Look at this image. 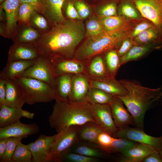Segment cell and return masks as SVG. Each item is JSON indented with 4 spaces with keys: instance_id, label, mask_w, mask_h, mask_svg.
<instances>
[{
    "instance_id": "cell-14",
    "label": "cell",
    "mask_w": 162,
    "mask_h": 162,
    "mask_svg": "<svg viewBox=\"0 0 162 162\" xmlns=\"http://www.w3.org/2000/svg\"><path fill=\"white\" fill-rule=\"evenodd\" d=\"M56 76L66 74H86L87 61L72 58H57L53 61Z\"/></svg>"
},
{
    "instance_id": "cell-40",
    "label": "cell",
    "mask_w": 162,
    "mask_h": 162,
    "mask_svg": "<svg viewBox=\"0 0 162 162\" xmlns=\"http://www.w3.org/2000/svg\"><path fill=\"white\" fill-rule=\"evenodd\" d=\"M27 136H25L10 137L7 142L5 152L0 160V162H11V158L17 146L22 139Z\"/></svg>"
},
{
    "instance_id": "cell-27",
    "label": "cell",
    "mask_w": 162,
    "mask_h": 162,
    "mask_svg": "<svg viewBox=\"0 0 162 162\" xmlns=\"http://www.w3.org/2000/svg\"><path fill=\"white\" fill-rule=\"evenodd\" d=\"M42 34L29 25H18L14 36L11 39L14 43H34Z\"/></svg>"
},
{
    "instance_id": "cell-12",
    "label": "cell",
    "mask_w": 162,
    "mask_h": 162,
    "mask_svg": "<svg viewBox=\"0 0 162 162\" xmlns=\"http://www.w3.org/2000/svg\"><path fill=\"white\" fill-rule=\"evenodd\" d=\"M90 87L99 88L113 96L126 95L128 91L119 80L110 76L96 77L88 76Z\"/></svg>"
},
{
    "instance_id": "cell-37",
    "label": "cell",
    "mask_w": 162,
    "mask_h": 162,
    "mask_svg": "<svg viewBox=\"0 0 162 162\" xmlns=\"http://www.w3.org/2000/svg\"><path fill=\"white\" fill-rule=\"evenodd\" d=\"M85 26L86 37L97 36L105 31L99 17L96 14H92L89 16L85 22Z\"/></svg>"
},
{
    "instance_id": "cell-16",
    "label": "cell",
    "mask_w": 162,
    "mask_h": 162,
    "mask_svg": "<svg viewBox=\"0 0 162 162\" xmlns=\"http://www.w3.org/2000/svg\"><path fill=\"white\" fill-rule=\"evenodd\" d=\"M109 104L114 122L118 128L132 124L134 123L132 116L124 108L123 102L119 98L113 96Z\"/></svg>"
},
{
    "instance_id": "cell-23",
    "label": "cell",
    "mask_w": 162,
    "mask_h": 162,
    "mask_svg": "<svg viewBox=\"0 0 162 162\" xmlns=\"http://www.w3.org/2000/svg\"><path fill=\"white\" fill-rule=\"evenodd\" d=\"M157 152L152 147L144 144L137 143L136 145L121 153L119 161L140 162L150 154Z\"/></svg>"
},
{
    "instance_id": "cell-30",
    "label": "cell",
    "mask_w": 162,
    "mask_h": 162,
    "mask_svg": "<svg viewBox=\"0 0 162 162\" xmlns=\"http://www.w3.org/2000/svg\"><path fill=\"white\" fill-rule=\"evenodd\" d=\"M87 62L86 74L88 76L96 77L109 76L103 54L94 56Z\"/></svg>"
},
{
    "instance_id": "cell-28",
    "label": "cell",
    "mask_w": 162,
    "mask_h": 162,
    "mask_svg": "<svg viewBox=\"0 0 162 162\" xmlns=\"http://www.w3.org/2000/svg\"><path fill=\"white\" fill-rule=\"evenodd\" d=\"M69 151L100 159L104 157L106 152L96 144L80 141L72 146Z\"/></svg>"
},
{
    "instance_id": "cell-8",
    "label": "cell",
    "mask_w": 162,
    "mask_h": 162,
    "mask_svg": "<svg viewBox=\"0 0 162 162\" xmlns=\"http://www.w3.org/2000/svg\"><path fill=\"white\" fill-rule=\"evenodd\" d=\"M112 135L115 138H125L146 145L159 153L162 150V136L159 137L150 136L138 128H132L127 126L118 128Z\"/></svg>"
},
{
    "instance_id": "cell-53",
    "label": "cell",
    "mask_w": 162,
    "mask_h": 162,
    "mask_svg": "<svg viewBox=\"0 0 162 162\" xmlns=\"http://www.w3.org/2000/svg\"><path fill=\"white\" fill-rule=\"evenodd\" d=\"M0 22H6V16L5 11L2 7L0 6Z\"/></svg>"
},
{
    "instance_id": "cell-45",
    "label": "cell",
    "mask_w": 162,
    "mask_h": 162,
    "mask_svg": "<svg viewBox=\"0 0 162 162\" xmlns=\"http://www.w3.org/2000/svg\"><path fill=\"white\" fill-rule=\"evenodd\" d=\"M114 137L104 130L98 135L96 144L107 153H111V148Z\"/></svg>"
},
{
    "instance_id": "cell-56",
    "label": "cell",
    "mask_w": 162,
    "mask_h": 162,
    "mask_svg": "<svg viewBox=\"0 0 162 162\" xmlns=\"http://www.w3.org/2000/svg\"><path fill=\"white\" fill-rule=\"evenodd\" d=\"M160 154L162 158V150L160 152Z\"/></svg>"
},
{
    "instance_id": "cell-35",
    "label": "cell",
    "mask_w": 162,
    "mask_h": 162,
    "mask_svg": "<svg viewBox=\"0 0 162 162\" xmlns=\"http://www.w3.org/2000/svg\"><path fill=\"white\" fill-rule=\"evenodd\" d=\"M113 96L101 89L90 87L86 101L90 104H109Z\"/></svg>"
},
{
    "instance_id": "cell-50",
    "label": "cell",
    "mask_w": 162,
    "mask_h": 162,
    "mask_svg": "<svg viewBox=\"0 0 162 162\" xmlns=\"http://www.w3.org/2000/svg\"><path fill=\"white\" fill-rule=\"evenodd\" d=\"M142 162H162V158L159 153L155 152L150 154L146 157Z\"/></svg>"
},
{
    "instance_id": "cell-44",
    "label": "cell",
    "mask_w": 162,
    "mask_h": 162,
    "mask_svg": "<svg viewBox=\"0 0 162 162\" xmlns=\"http://www.w3.org/2000/svg\"><path fill=\"white\" fill-rule=\"evenodd\" d=\"M34 10H35L33 7L29 4H21L18 14V25L24 24L29 25V18L32 13Z\"/></svg>"
},
{
    "instance_id": "cell-2",
    "label": "cell",
    "mask_w": 162,
    "mask_h": 162,
    "mask_svg": "<svg viewBox=\"0 0 162 162\" xmlns=\"http://www.w3.org/2000/svg\"><path fill=\"white\" fill-rule=\"evenodd\" d=\"M120 81L127 90L128 93L125 95L118 97L127 107L137 128L143 130L145 114L153 103L161 98V88L145 87L129 80Z\"/></svg>"
},
{
    "instance_id": "cell-19",
    "label": "cell",
    "mask_w": 162,
    "mask_h": 162,
    "mask_svg": "<svg viewBox=\"0 0 162 162\" xmlns=\"http://www.w3.org/2000/svg\"><path fill=\"white\" fill-rule=\"evenodd\" d=\"M44 8L42 14L49 22L51 27L66 20L62 11L64 0H41Z\"/></svg>"
},
{
    "instance_id": "cell-25",
    "label": "cell",
    "mask_w": 162,
    "mask_h": 162,
    "mask_svg": "<svg viewBox=\"0 0 162 162\" xmlns=\"http://www.w3.org/2000/svg\"><path fill=\"white\" fill-rule=\"evenodd\" d=\"M72 75L73 74H66L56 77L54 88L57 97L55 100L71 101Z\"/></svg>"
},
{
    "instance_id": "cell-36",
    "label": "cell",
    "mask_w": 162,
    "mask_h": 162,
    "mask_svg": "<svg viewBox=\"0 0 162 162\" xmlns=\"http://www.w3.org/2000/svg\"><path fill=\"white\" fill-rule=\"evenodd\" d=\"M29 23L30 26L42 34L48 32L52 28L46 18L42 14L35 10L31 15Z\"/></svg>"
},
{
    "instance_id": "cell-11",
    "label": "cell",
    "mask_w": 162,
    "mask_h": 162,
    "mask_svg": "<svg viewBox=\"0 0 162 162\" xmlns=\"http://www.w3.org/2000/svg\"><path fill=\"white\" fill-rule=\"evenodd\" d=\"M42 54L34 43H14L8 52V61L35 60Z\"/></svg>"
},
{
    "instance_id": "cell-42",
    "label": "cell",
    "mask_w": 162,
    "mask_h": 162,
    "mask_svg": "<svg viewBox=\"0 0 162 162\" xmlns=\"http://www.w3.org/2000/svg\"><path fill=\"white\" fill-rule=\"evenodd\" d=\"M100 159L86 156L79 154L68 151L62 156L61 162H98Z\"/></svg>"
},
{
    "instance_id": "cell-1",
    "label": "cell",
    "mask_w": 162,
    "mask_h": 162,
    "mask_svg": "<svg viewBox=\"0 0 162 162\" xmlns=\"http://www.w3.org/2000/svg\"><path fill=\"white\" fill-rule=\"evenodd\" d=\"M82 20H66L53 26L34 43L42 54L52 61L60 58H72L86 37Z\"/></svg>"
},
{
    "instance_id": "cell-43",
    "label": "cell",
    "mask_w": 162,
    "mask_h": 162,
    "mask_svg": "<svg viewBox=\"0 0 162 162\" xmlns=\"http://www.w3.org/2000/svg\"><path fill=\"white\" fill-rule=\"evenodd\" d=\"M62 11L66 20H82L78 14L72 0H64Z\"/></svg>"
},
{
    "instance_id": "cell-9",
    "label": "cell",
    "mask_w": 162,
    "mask_h": 162,
    "mask_svg": "<svg viewBox=\"0 0 162 162\" xmlns=\"http://www.w3.org/2000/svg\"><path fill=\"white\" fill-rule=\"evenodd\" d=\"M142 16L151 22L162 36V0H134Z\"/></svg>"
},
{
    "instance_id": "cell-26",
    "label": "cell",
    "mask_w": 162,
    "mask_h": 162,
    "mask_svg": "<svg viewBox=\"0 0 162 162\" xmlns=\"http://www.w3.org/2000/svg\"><path fill=\"white\" fill-rule=\"evenodd\" d=\"M133 40L135 45H155L162 47V36L158 28L154 25L140 32Z\"/></svg>"
},
{
    "instance_id": "cell-18",
    "label": "cell",
    "mask_w": 162,
    "mask_h": 162,
    "mask_svg": "<svg viewBox=\"0 0 162 162\" xmlns=\"http://www.w3.org/2000/svg\"><path fill=\"white\" fill-rule=\"evenodd\" d=\"M20 4V0H6L0 4V6L3 8L6 14V24L9 38L12 39L16 32Z\"/></svg>"
},
{
    "instance_id": "cell-17",
    "label": "cell",
    "mask_w": 162,
    "mask_h": 162,
    "mask_svg": "<svg viewBox=\"0 0 162 162\" xmlns=\"http://www.w3.org/2000/svg\"><path fill=\"white\" fill-rule=\"evenodd\" d=\"M90 88L88 76L86 74H73L71 100L87 102L86 98Z\"/></svg>"
},
{
    "instance_id": "cell-41",
    "label": "cell",
    "mask_w": 162,
    "mask_h": 162,
    "mask_svg": "<svg viewBox=\"0 0 162 162\" xmlns=\"http://www.w3.org/2000/svg\"><path fill=\"white\" fill-rule=\"evenodd\" d=\"M137 143L125 138L114 137L111 148V153L123 151L131 148Z\"/></svg>"
},
{
    "instance_id": "cell-13",
    "label": "cell",
    "mask_w": 162,
    "mask_h": 162,
    "mask_svg": "<svg viewBox=\"0 0 162 162\" xmlns=\"http://www.w3.org/2000/svg\"><path fill=\"white\" fill-rule=\"evenodd\" d=\"M96 123L105 131L113 135L116 131L111 108L108 104H91Z\"/></svg>"
},
{
    "instance_id": "cell-5",
    "label": "cell",
    "mask_w": 162,
    "mask_h": 162,
    "mask_svg": "<svg viewBox=\"0 0 162 162\" xmlns=\"http://www.w3.org/2000/svg\"><path fill=\"white\" fill-rule=\"evenodd\" d=\"M15 80L21 89L27 104L47 103L56 99L54 89L45 82L24 77H20Z\"/></svg>"
},
{
    "instance_id": "cell-34",
    "label": "cell",
    "mask_w": 162,
    "mask_h": 162,
    "mask_svg": "<svg viewBox=\"0 0 162 162\" xmlns=\"http://www.w3.org/2000/svg\"><path fill=\"white\" fill-rule=\"evenodd\" d=\"M106 67L109 76L116 78L121 65L117 50L113 49L103 53Z\"/></svg>"
},
{
    "instance_id": "cell-7",
    "label": "cell",
    "mask_w": 162,
    "mask_h": 162,
    "mask_svg": "<svg viewBox=\"0 0 162 162\" xmlns=\"http://www.w3.org/2000/svg\"><path fill=\"white\" fill-rule=\"evenodd\" d=\"M56 77L53 61L42 54L19 77L31 78L40 80L48 84L54 89Z\"/></svg>"
},
{
    "instance_id": "cell-39",
    "label": "cell",
    "mask_w": 162,
    "mask_h": 162,
    "mask_svg": "<svg viewBox=\"0 0 162 162\" xmlns=\"http://www.w3.org/2000/svg\"><path fill=\"white\" fill-rule=\"evenodd\" d=\"M77 13L82 19H87L94 10L93 4L89 3L86 0H72Z\"/></svg>"
},
{
    "instance_id": "cell-15",
    "label": "cell",
    "mask_w": 162,
    "mask_h": 162,
    "mask_svg": "<svg viewBox=\"0 0 162 162\" xmlns=\"http://www.w3.org/2000/svg\"><path fill=\"white\" fill-rule=\"evenodd\" d=\"M39 130V127L36 123L26 124L19 120L9 125L0 128V138L35 134Z\"/></svg>"
},
{
    "instance_id": "cell-55",
    "label": "cell",
    "mask_w": 162,
    "mask_h": 162,
    "mask_svg": "<svg viewBox=\"0 0 162 162\" xmlns=\"http://www.w3.org/2000/svg\"><path fill=\"white\" fill-rule=\"evenodd\" d=\"M6 0H0V4H2L3 2H4Z\"/></svg>"
},
{
    "instance_id": "cell-21",
    "label": "cell",
    "mask_w": 162,
    "mask_h": 162,
    "mask_svg": "<svg viewBox=\"0 0 162 162\" xmlns=\"http://www.w3.org/2000/svg\"><path fill=\"white\" fill-rule=\"evenodd\" d=\"M105 31L110 32H130L134 22L119 15L99 16Z\"/></svg>"
},
{
    "instance_id": "cell-49",
    "label": "cell",
    "mask_w": 162,
    "mask_h": 162,
    "mask_svg": "<svg viewBox=\"0 0 162 162\" xmlns=\"http://www.w3.org/2000/svg\"><path fill=\"white\" fill-rule=\"evenodd\" d=\"M5 80L0 79V107L6 105Z\"/></svg>"
},
{
    "instance_id": "cell-22",
    "label": "cell",
    "mask_w": 162,
    "mask_h": 162,
    "mask_svg": "<svg viewBox=\"0 0 162 162\" xmlns=\"http://www.w3.org/2000/svg\"><path fill=\"white\" fill-rule=\"evenodd\" d=\"M36 60L8 61L5 66L0 72V79L5 80L16 79L33 65Z\"/></svg>"
},
{
    "instance_id": "cell-52",
    "label": "cell",
    "mask_w": 162,
    "mask_h": 162,
    "mask_svg": "<svg viewBox=\"0 0 162 162\" xmlns=\"http://www.w3.org/2000/svg\"><path fill=\"white\" fill-rule=\"evenodd\" d=\"M0 34L5 38H9L8 34L6 22H0Z\"/></svg>"
},
{
    "instance_id": "cell-33",
    "label": "cell",
    "mask_w": 162,
    "mask_h": 162,
    "mask_svg": "<svg viewBox=\"0 0 162 162\" xmlns=\"http://www.w3.org/2000/svg\"><path fill=\"white\" fill-rule=\"evenodd\" d=\"M119 0H99L93 5L94 11L99 16H118L117 5Z\"/></svg>"
},
{
    "instance_id": "cell-3",
    "label": "cell",
    "mask_w": 162,
    "mask_h": 162,
    "mask_svg": "<svg viewBox=\"0 0 162 162\" xmlns=\"http://www.w3.org/2000/svg\"><path fill=\"white\" fill-rule=\"evenodd\" d=\"M48 121L56 132L73 125L80 126L96 122L91 104L87 102H76L56 100Z\"/></svg>"
},
{
    "instance_id": "cell-29",
    "label": "cell",
    "mask_w": 162,
    "mask_h": 162,
    "mask_svg": "<svg viewBox=\"0 0 162 162\" xmlns=\"http://www.w3.org/2000/svg\"><path fill=\"white\" fill-rule=\"evenodd\" d=\"M104 130L96 123L89 122L79 126L78 138L81 141L96 144L98 135Z\"/></svg>"
},
{
    "instance_id": "cell-46",
    "label": "cell",
    "mask_w": 162,
    "mask_h": 162,
    "mask_svg": "<svg viewBox=\"0 0 162 162\" xmlns=\"http://www.w3.org/2000/svg\"><path fill=\"white\" fill-rule=\"evenodd\" d=\"M154 25L150 21H143L136 25L131 30L129 36L134 38L142 32L149 28Z\"/></svg>"
},
{
    "instance_id": "cell-4",
    "label": "cell",
    "mask_w": 162,
    "mask_h": 162,
    "mask_svg": "<svg viewBox=\"0 0 162 162\" xmlns=\"http://www.w3.org/2000/svg\"><path fill=\"white\" fill-rule=\"evenodd\" d=\"M130 32H110L104 31L95 36L87 37L77 48L73 58L87 61L96 55L115 49L129 36Z\"/></svg>"
},
{
    "instance_id": "cell-54",
    "label": "cell",
    "mask_w": 162,
    "mask_h": 162,
    "mask_svg": "<svg viewBox=\"0 0 162 162\" xmlns=\"http://www.w3.org/2000/svg\"><path fill=\"white\" fill-rule=\"evenodd\" d=\"M89 3L93 4L97 1L99 0H86Z\"/></svg>"
},
{
    "instance_id": "cell-51",
    "label": "cell",
    "mask_w": 162,
    "mask_h": 162,
    "mask_svg": "<svg viewBox=\"0 0 162 162\" xmlns=\"http://www.w3.org/2000/svg\"><path fill=\"white\" fill-rule=\"evenodd\" d=\"M10 137L0 138V160L4 153L7 142Z\"/></svg>"
},
{
    "instance_id": "cell-10",
    "label": "cell",
    "mask_w": 162,
    "mask_h": 162,
    "mask_svg": "<svg viewBox=\"0 0 162 162\" xmlns=\"http://www.w3.org/2000/svg\"><path fill=\"white\" fill-rule=\"evenodd\" d=\"M57 134L52 136L40 134L34 142L27 145L31 151L33 162H48L52 146Z\"/></svg>"
},
{
    "instance_id": "cell-38",
    "label": "cell",
    "mask_w": 162,
    "mask_h": 162,
    "mask_svg": "<svg viewBox=\"0 0 162 162\" xmlns=\"http://www.w3.org/2000/svg\"><path fill=\"white\" fill-rule=\"evenodd\" d=\"M33 161L32 152L27 146L20 142L17 146L11 158V162H31Z\"/></svg>"
},
{
    "instance_id": "cell-20",
    "label": "cell",
    "mask_w": 162,
    "mask_h": 162,
    "mask_svg": "<svg viewBox=\"0 0 162 162\" xmlns=\"http://www.w3.org/2000/svg\"><path fill=\"white\" fill-rule=\"evenodd\" d=\"M34 114L22 108L4 105L0 107V128L4 127L20 120L22 117L32 119Z\"/></svg>"
},
{
    "instance_id": "cell-31",
    "label": "cell",
    "mask_w": 162,
    "mask_h": 162,
    "mask_svg": "<svg viewBox=\"0 0 162 162\" xmlns=\"http://www.w3.org/2000/svg\"><path fill=\"white\" fill-rule=\"evenodd\" d=\"M117 12L118 15L129 20H139L143 17L134 0H119Z\"/></svg>"
},
{
    "instance_id": "cell-47",
    "label": "cell",
    "mask_w": 162,
    "mask_h": 162,
    "mask_svg": "<svg viewBox=\"0 0 162 162\" xmlns=\"http://www.w3.org/2000/svg\"><path fill=\"white\" fill-rule=\"evenodd\" d=\"M135 45L133 39L129 36L124 39L122 41L119 49L117 50L119 57H122L126 54Z\"/></svg>"
},
{
    "instance_id": "cell-48",
    "label": "cell",
    "mask_w": 162,
    "mask_h": 162,
    "mask_svg": "<svg viewBox=\"0 0 162 162\" xmlns=\"http://www.w3.org/2000/svg\"><path fill=\"white\" fill-rule=\"evenodd\" d=\"M20 4L27 3L30 4L37 11L43 14L44 8L41 0H20Z\"/></svg>"
},
{
    "instance_id": "cell-32",
    "label": "cell",
    "mask_w": 162,
    "mask_h": 162,
    "mask_svg": "<svg viewBox=\"0 0 162 162\" xmlns=\"http://www.w3.org/2000/svg\"><path fill=\"white\" fill-rule=\"evenodd\" d=\"M160 47V46L155 45H135L126 54L119 57L121 64L122 65L129 62L139 59L153 50Z\"/></svg>"
},
{
    "instance_id": "cell-6",
    "label": "cell",
    "mask_w": 162,
    "mask_h": 162,
    "mask_svg": "<svg viewBox=\"0 0 162 162\" xmlns=\"http://www.w3.org/2000/svg\"><path fill=\"white\" fill-rule=\"evenodd\" d=\"M79 126L73 125L58 133L56 139L50 150V162H61L64 154L79 140L78 131Z\"/></svg>"
},
{
    "instance_id": "cell-24",
    "label": "cell",
    "mask_w": 162,
    "mask_h": 162,
    "mask_svg": "<svg viewBox=\"0 0 162 162\" xmlns=\"http://www.w3.org/2000/svg\"><path fill=\"white\" fill-rule=\"evenodd\" d=\"M5 81V105L13 107L22 108L25 102L22 93L18 84L15 80Z\"/></svg>"
}]
</instances>
